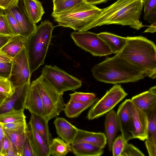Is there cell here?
I'll return each mask as SVG.
<instances>
[{
  "instance_id": "cell-1",
  "label": "cell",
  "mask_w": 156,
  "mask_h": 156,
  "mask_svg": "<svg viewBox=\"0 0 156 156\" xmlns=\"http://www.w3.org/2000/svg\"><path fill=\"white\" fill-rule=\"evenodd\" d=\"M143 0H118L94 16L90 29L105 25L127 26L139 30L144 26L140 19L143 9Z\"/></svg>"
},
{
  "instance_id": "cell-2",
  "label": "cell",
  "mask_w": 156,
  "mask_h": 156,
  "mask_svg": "<svg viewBox=\"0 0 156 156\" xmlns=\"http://www.w3.org/2000/svg\"><path fill=\"white\" fill-rule=\"evenodd\" d=\"M91 71L97 81L114 84L135 82L148 75L120 57L117 54L95 65Z\"/></svg>"
},
{
  "instance_id": "cell-3",
  "label": "cell",
  "mask_w": 156,
  "mask_h": 156,
  "mask_svg": "<svg viewBox=\"0 0 156 156\" xmlns=\"http://www.w3.org/2000/svg\"><path fill=\"white\" fill-rule=\"evenodd\" d=\"M126 43L117 54L121 58L146 73L156 77V47L152 41L142 36L127 37Z\"/></svg>"
},
{
  "instance_id": "cell-4",
  "label": "cell",
  "mask_w": 156,
  "mask_h": 156,
  "mask_svg": "<svg viewBox=\"0 0 156 156\" xmlns=\"http://www.w3.org/2000/svg\"><path fill=\"white\" fill-rule=\"evenodd\" d=\"M55 27L49 20L42 21L28 40L26 47L31 74L44 64Z\"/></svg>"
},
{
  "instance_id": "cell-5",
  "label": "cell",
  "mask_w": 156,
  "mask_h": 156,
  "mask_svg": "<svg viewBox=\"0 0 156 156\" xmlns=\"http://www.w3.org/2000/svg\"><path fill=\"white\" fill-rule=\"evenodd\" d=\"M101 9L85 2L67 10L52 13V16L58 26L69 27L79 32L90 29L93 17L98 14Z\"/></svg>"
},
{
  "instance_id": "cell-6",
  "label": "cell",
  "mask_w": 156,
  "mask_h": 156,
  "mask_svg": "<svg viewBox=\"0 0 156 156\" xmlns=\"http://www.w3.org/2000/svg\"><path fill=\"white\" fill-rule=\"evenodd\" d=\"M34 81L43 104L45 118L49 121L57 117L63 110L65 104L63 98V94L58 92L41 75Z\"/></svg>"
},
{
  "instance_id": "cell-7",
  "label": "cell",
  "mask_w": 156,
  "mask_h": 156,
  "mask_svg": "<svg viewBox=\"0 0 156 156\" xmlns=\"http://www.w3.org/2000/svg\"><path fill=\"white\" fill-rule=\"evenodd\" d=\"M41 75L44 76L57 91L63 94L68 90L75 91L82 85L81 81L55 65H45Z\"/></svg>"
},
{
  "instance_id": "cell-8",
  "label": "cell",
  "mask_w": 156,
  "mask_h": 156,
  "mask_svg": "<svg viewBox=\"0 0 156 156\" xmlns=\"http://www.w3.org/2000/svg\"><path fill=\"white\" fill-rule=\"evenodd\" d=\"M127 95L120 85L114 84L100 99L92 105L88 112L87 118L91 120L103 116L112 110Z\"/></svg>"
},
{
  "instance_id": "cell-9",
  "label": "cell",
  "mask_w": 156,
  "mask_h": 156,
  "mask_svg": "<svg viewBox=\"0 0 156 156\" xmlns=\"http://www.w3.org/2000/svg\"><path fill=\"white\" fill-rule=\"evenodd\" d=\"M70 36L76 45L93 56L101 57L112 54L110 48L97 34L90 31H74Z\"/></svg>"
},
{
  "instance_id": "cell-10",
  "label": "cell",
  "mask_w": 156,
  "mask_h": 156,
  "mask_svg": "<svg viewBox=\"0 0 156 156\" xmlns=\"http://www.w3.org/2000/svg\"><path fill=\"white\" fill-rule=\"evenodd\" d=\"M10 75L8 78L16 87L30 82L31 73L26 46L12 58Z\"/></svg>"
},
{
  "instance_id": "cell-11",
  "label": "cell",
  "mask_w": 156,
  "mask_h": 156,
  "mask_svg": "<svg viewBox=\"0 0 156 156\" xmlns=\"http://www.w3.org/2000/svg\"><path fill=\"white\" fill-rule=\"evenodd\" d=\"M132 108L131 99H127L119 106L116 113L121 135L126 142L133 139Z\"/></svg>"
},
{
  "instance_id": "cell-12",
  "label": "cell",
  "mask_w": 156,
  "mask_h": 156,
  "mask_svg": "<svg viewBox=\"0 0 156 156\" xmlns=\"http://www.w3.org/2000/svg\"><path fill=\"white\" fill-rule=\"evenodd\" d=\"M30 83V82H29L16 87L15 92L12 97L8 98L0 108V114L13 109L24 110L25 102Z\"/></svg>"
},
{
  "instance_id": "cell-13",
  "label": "cell",
  "mask_w": 156,
  "mask_h": 156,
  "mask_svg": "<svg viewBox=\"0 0 156 156\" xmlns=\"http://www.w3.org/2000/svg\"><path fill=\"white\" fill-rule=\"evenodd\" d=\"M132 113L133 138L145 140L147 137V115L145 112L137 108L133 103Z\"/></svg>"
},
{
  "instance_id": "cell-14",
  "label": "cell",
  "mask_w": 156,
  "mask_h": 156,
  "mask_svg": "<svg viewBox=\"0 0 156 156\" xmlns=\"http://www.w3.org/2000/svg\"><path fill=\"white\" fill-rule=\"evenodd\" d=\"M18 5L26 16L34 24L41 20L45 13L41 3L38 0H18Z\"/></svg>"
},
{
  "instance_id": "cell-15",
  "label": "cell",
  "mask_w": 156,
  "mask_h": 156,
  "mask_svg": "<svg viewBox=\"0 0 156 156\" xmlns=\"http://www.w3.org/2000/svg\"><path fill=\"white\" fill-rule=\"evenodd\" d=\"M25 109L28 110L31 114L45 117L46 113L43 104L34 81L30 83L25 102Z\"/></svg>"
},
{
  "instance_id": "cell-16",
  "label": "cell",
  "mask_w": 156,
  "mask_h": 156,
  "mask_svg": "<svg viewBox=\"0 0 156 156\" xmlns=\"http://www.w3.org/2000/svg\"><path fill=\"white\" fill-rule=\"evenodd\" d=\"M148 118L145 145L149 156H156V105L146 113Z\"/></svg>"
},
{
  "instance_id": "cell-17",
  "label": "cell",
  "mask_w": 156,
  "mask_h": 156,
  "mask_svg": "<svg viewBox=\"0 0 156 156\" xmlns=\"http://www.w3.org/2000/svg\"><path fill=\"white\" fill-rule=\"evenodd\" d=\"M133 104L146 113L156 105V87H151L147 91L132 97Z\"/></svg>"
},
{
  "instance_id": "cell-18",
  "label": "cell",
  "mask_w": 156,
  "mask_h": 156,
  "mask_svg": "<svg viewBox=\"0 0 156 156\" xmlns=\"http://www.w3.org/2000/svg\"><path fill=\"white\" fill-rule=\"evenodd\" d=\"M54 123L57 133L60 138L69 144H73L78 129L66 119L61 117L56 118Z\"/></svg>"
},
{
  "instance_id": "cell-19",
  "label": "cell",
  "mask_w": 156,
  "mask_h": 156,
  "mask_svg": "<svg viewBox=\"0 0 156 156\" xmlns=\"http://www.w3.org/2000/svg\"><path fill=\"white\" fill-rule=\"evenodd\" d=\"M16 20L20 31V35L27 40L35 30L37 26L24 14L18 5L9 10Z\"/></svg>"
},
{
  "instance_id": "cell-20",
  "label": "cell",
  "mask_w": 156,
  "mask_h": 156,
  "mask_svg": "<svg viewBox=\"0 0 156 156\" xmlns=\"http://www.w3.org/2000/svg\"><path fill=\"white\" fill-rule=\"evenodd\" d=\"M27 133L33 147L35 156H49V146L33 127L30 121L27 124Z\"/></svg>"
},
{
  "instance_id": "cell-21",
  "label": "cell",
  "mask_w": 156,
  "mask_h": 156,
  "mask_svg": "<svg viewBox=\"0 0 156 156\" xmlns=\"http://www.w3.org/2000/svg\"><path fill=\"white\" fill-rule=\"evenodd\" d=\"M104 126L107 144L109 151H111L112 144L119 130L116 112L113 109L106 114Z\"/></svg>"
},
{
  "instance_id": "cell-22",
  "label": "cell",
  "mask_w": 156,
  "mask_h": 156,
  "mask_svg": "<svg viewBox=\"0 0 156 156\" xmlns=\"http://www.w3.org/2000/svg\"><path fill=\"white\" fill-rule=\"evenodd\" d=\"M79 142H86L104 148L107 144V138L104 133L91 132L78 129L73 143Z\"/></svg>"
},
{
  "instance_id": "cell-23",
  "label": "cell",
  "mask_w": 156,
  "mask_h": 156,
  "mask_svg": "<svg viewBox=\"0 0 156 156\" xmlns=\"http://www.w3.org/2000/svg\"><path fill=\"white\" fill-rule=\"evenodd\" d=\"M30 121L33 127L49 146L52 140L48 126V121L45 117L31 114Z\"/></svg>"
},
{
  "instance_id": "cell-24",
  "label": "cell",
  "mask_w": 156,
  "mask_h": 156,
  "mask_svg": "<svg viewBox=\"0 0 156 156\" xmlns=\"http://www.w3.org/2000/svg\"><path fill=\"white\" fill-rule=\"evenodd\" d=\"M110 48L112 53L117 54L125 46L127 42L126 37H123L108 32L97 34Z\"/></svg>"
},
{
  "instance_id": "cell-25",
  "label": "cell",
  "mask_w": 156,
  "mask_h": 156,
  "mask_svg": "<svg viewBox=\"0 0 156 156\" xmlns=\"http://www.w3.org/2000/svg\"><path fill=\"white\" fill-rule=\"evenodd\" d=\"M72 151L76 156H100L104 153V148L84 142L71 144Z\"/></svg>"
},
{
  "instance_id": "cell-26",
  "label": "cell",
  "mask_w": 156,
  "mask_h": 156,
  "mask_svg": "<svg viewBox=\"0 0 156 156\" xmlns=\"http://www.w3.org/2000/svg\"><path fill=\"white\" fill-rule=\"evenodd\" d=\"M27 41V39L20 35H13L1 50L13 58L24 46H26Z\"/></svg>"
},
{
  "instance_id": "cell-27",
  "label": "cell",
  "mask_w": 156,
  "mask_h": 156,
  "mask_svg": "<svg viewBox=\"0 0 156 156\" xmlns=\"http://www.w3.org/2000/svg\"><path fill=\"white\" fill-rule=\"evenodd\" d=\"M98 100L97 98L86 102L76 101L70 99L63 110L68 118L78 117L83 111L93 105Z\"/></svg>"
},
{
  "instance_id": "cell-28",
  "label": "cell",
  "mask_w": 156,
  "mask_h": 156,
  "mask_svg": "<svg viewBox=\"0 0 156 156\" xmlns=\"http://www.w3.org/2000/svg\"><path fill=\"white\" fill-rule=\"evenodd\" d=\"M5 133L15 149L17 156H23L27 132L13 131L5 129Z\"/></svg>"
},
{
  "instance_id": "cell-29",
  "label": "cell",
  "mask_w": 156,
  "mask_h": 156,
  "mask_svg": "<svg viewBox=\"0 0 156 156\" xmlns=\"http://www.w3.org/2000/svg\"><path fill=\"white\" fill-rule=\"evenodd\" d=\"M51 155L65 156L72 151L70 144L59 137L53 139L49 146Z\"/></svg>"
},
{
  "instance_id": "cell-30",
  "label": "cell",
  "mask_w": 156,
  "mask_h": 156,
  "mask_svg": "<svg viewBox=\"0 0 156 156\" xmlns=\"http://www.w3.org/2000/svg\"><path fill=\"white\" fill-rule=\"evenodd\" d=\"M24 110L13 109L8 111L0 114V123H8L26 119Z\"/></svg>"
},
{
  "instance_id": "cell-31",
  "label": "cell",
  "mask_w": 156,
  "mask_h": 156,
  "mask_svg": "<svg viewBox=\"0 0 156 156\" xmlns=\"http://www.w3.org/2000/svg\"><path fill=\"white\" fill-rule=\"evenodd\" d=\"M144 18L151 24L156 22V0H143Z\"/></svg>"
},
{
  "instance_id": "cell-32",
  "label": "cell",
  "mask_w": 156,
  "mask_h": 156,
  "mask_svg": "<svg viewBox=\"0 0 156 156\" xmlns=\"http://www.w3.org/2000/svg\"><path fill=\"white\" fill-rule=\"evenodd\" d=\"M86 1L85 0H55L53 2L52 13H58L67 10Z\"/></svg>"
},
{
  "instance_id": "cell-33",
  "label": "cell",
  "mask_w": 156,
  "mask_h": 156,
  "mask_svg": "<svg viewBox=\"0 0 156 156\" xmlns=\"http://www.w3.org/2000/svg\"><path fill=\"white\" fill-rule=\"evenodd\" d=\"M15 90V87L7 78L0 76V93L11 98Z\"/></svg>"
},
{
  "instance_id": "cell-34",
  "label": "cell",
  "mask_w": 156,
  "mask_h": 156,
  "mask_svg": "<svg viewBox=\"0 0 156 156\" xmlns=\"http://www.w3.org/2000/svg\"><path fill=\"white\" fill-rule=\"evenodd\" d=\"M13 35L8 22L5 10L0 8V36L11 37Z\"/></svg>"
},
{
  "instance_id": "cell-35",
  "label": "cell",
  "mask_w": 156,
  "mask_h": 156,
  "mask_svg": "<svg viewBox=\"0 0 156 156\" xmlns=\"http://www.w3.org/2000/svg\"><path fill=\"white\" fill-rule=\"evenodd\" d=\"M5 129L13 131H27L26 119L8 123H1Z\"/></svg>"
},
{
  "instance_id": "cell-36",
  "label": "cell",
  "mask_w": 156,
  "mask_h": 156,
  "mask_svg": "<svg viewBox=\"0 0 156 156\" xmlns=\"http://www.w3.org/2000/svg\"><path fill=\"white\" fill-rule=\"evenodd\" d=\"M69 95L70 99L82 102H88L96 98L95 94L92 93L75 92L73 93L70 94Z\"/></svg>"
},
{
  "instance_id": "cell-37",
  "label": "cell",
  "mask_w": 156,
  "mask_h": 156,
  "mask_svg": "<svg viewBox=\"0 0 156 156\" xmlns=\"http://www.w3.org/2000/svg\"><path fill=\"white\" fill-rule=\"evenodd\" d=\"M139 149L131 144L125 142L120 156H144Z\"/></svg>"
},
{
  "instance_id": "cell-38",
  "label": "cell",
  "mask_w": 156,
  "mask_h": 156,
  "mask_svg": "<svg viewBox=\"0 0 156 156\" xmlns=\"http://www.w3.org/2000/svg\"><path fill=\"white\" fill-rule=\"evenodd\" d=\"M125 142L121 135L116 138L112 146V151L113 156H120Z\"/></svg>"
},
{
  "instance_id": "cell-39",
  "label": "cell",
  "mask_w": 156,
  "mask_h": 156,
  "mask_svg": "<svg viewBox=\"0 0 156 156\" xmlns=\"http://www.w3.org/2000/svg\"><path fill=\"white\" fill-rule=\"evenodd\" d=\"M5 12L8 22L13 35H20V31L16 20L9 10H5Z\"/></svg>"
},
{
  "instance_id": "cell-40",
  "label": "cell",
  "mask_w": 156,
  "mask_h": 156,
  "mask_svg": "<svg viewBox=\"0 0 156 156\" xmlns=\"http://www.w3.org/2000/svg\"><path fill=\"white\" fill-rule=\"evenodd\" d=\"M23 156H35L33 147L27 133L23 146Z\"/></svg>"
},
{
  "instance_id": "cell-41",
  "label": "cell",
  "mask_w": 156,
  "mask_h": 156,
  "mask_svg": "<svg viewBox=\"0 0 156 156\" xmlns=\"http://www.w3.org/2000/svg\"><path fill=\"white\" fill-rule=\"evenodd\" d=\"M12 62H0V76L8 78L10 75Z\"/></svg>"
},
{
  "instance_id": "cell-42",
  "label": "cell",
  "mask_w": 156,
  "mask_h": 156,
  "mask_svg": "<svg viewBox=\"0 0 156 156\" xmlns=\"http://www.w3.org/2000/svg\"><path fill=\"white\" fill-rule=\"evenodd\" d=\"M18 0H0V8L9 10L18 5Z\"/></svg>"
},
{
  "instance_id": "cell-43",
  "label": "cell",
  "mask_w": 156,
  "mask_h": 156,
  "mask_svg": "<svg viewBox=\"0 0 156 156\" xmlns=\"http://www.w3.org/2000/svg\"><path fill=\"white\" fill-rule=\"evenodd\" d=\"M11 144V143L5 134L2 141L0 156H6L10 146Z\"/></svg>"
},
{
  "instance_id": "cell-44",
  "label": "cell",
  "mask_w": 156,
  "mask_h": 156,
  "mask_svg": "<svg viewBox=\"0 0 156 156\" xmlns=\"http://www.w3.org/2000/svg\"><path fill=\"white\" fill-rule=\"evenodd\" d=\"M12 58L0 49V62H11Z\"/></svg>"
},
{
  "instance_id": "cell-45",
  "label": "cell",
  "mask_w": 156,
  "mask_h": 156,
  "mask_svg": "<svg viewBox=\"0 0 156 156\" xmlns=\"http://www.w3.org/2000/svg\"><path fill=\"white\" fill-rule=\"evenodd\" d=\"M5 134V129L2 124L0 123V154L2 149V141Z\"/></svg>"
},
{
  "instance_id": "cell-46",
  "label": "cell",
  "mask_w": 156,
  "mask_h": 156,
  "mask_svg": "<svg viewBox=\"0 0 156 156\" xmlns=\"http://www.w3.org/2000/svg\"><path fill=\"white\" fill-rule=\"evenodd\" d=\"M10 37L0 36V49L8 42Z\"/></svg>"
},
{
  "instance_id": "cell-47",
  "label": "cell",
  "mask_w": 156,
  "mask_h": 156,
  "mask_svg": "<svg viewBox=\"0 0 156 156\" xmlns=\"http://www.w3.org/2000/svg\"><path fill=\"white\" fill-rule=\"evenodd\" d=\"M156 31V22L151 24L150 26L145 30L144 33H154Z\"/></svg>"
},
{
  "instance_id": "cell-48",
  "label": "cell",
  "mask_w": 156,
  "mask_h": 156,
  "mask_svg": "<svg viewBox=\"0 0 156 156\" xmlns=\"http://www.w3.org/2000/svg\"><path fill=\"white\" fill-rule=\"evenodd\" d=\"M17 156V154L13 145L11 143L10 146L7 152L6 156Z\"/></svg>"
},
{
  "instance_id": "cell-49",
  "label": "cell",
  "mask_w": 156,
  "mask_h": 156,
  "mask_svg": "<svg viewBox=\"0 0 156 156\" xmlns=\"http://www.w3.org/2000/svg\"><path fill=\"white\" fill-rule=\"evenodd\" d=\"M87 2L92 5H96L106 3L110 0H85Z\"/></svg>"
},
{
  "instance_id": "cell-50",
  "label": "cell",
  "mask_w": 156,
  "mask_h": 156,
  "mask_svg": "<svg viewBox=\"0 0 156 156\" xmlns=\"http://www.w3.org/2000/svg\"><path fill=\"white\" fill-rule=\"evenodd\" d=\"M8 98L6 97L0 93V108Z\"/></svg>"
},
{
  "instance_id": "cell-51",
  "label": "cell",
  "mask_w": 156,
  "mask_h": 156,
  "mask_svg": "<svg viewBox=\"0 0 156 156\" xmlns=\"http://www.w3.org/2000/svg\"><path fill=\"white\" fill-rule=\"evenodd\" d=\"M53 1H54L55 0H52Z\"/></svg>"
}]
</instances>
